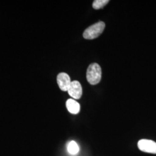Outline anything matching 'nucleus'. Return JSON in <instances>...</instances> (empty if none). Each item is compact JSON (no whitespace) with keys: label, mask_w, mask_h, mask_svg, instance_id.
<instances>
[{"label":"nucleus","mask_w":156,"mask_h":156,"mask_svg":"<svg viewBox=\"0 0 156 156\" xmlns=\"http://www.w3.org/2000/svg\"><path fill=\"white\" fill-rule=\"evenodd\" d=\"M102 75L101 68L97 63H92L90 65L86 73V77L88 82L90 84L95 85L100 82Z\"/></svg>","instance_id":"f257e3e1"},{"label":"nucleus","mask_w":156,"mask_h":156,"mask_svg":"<svg viewBox=\"0 0 156 156\" xmlns=\"http://www.w3.org/2000/svg\"><path fill=\"white\" fill-rule=\"evenodd\" d=\"M105 27V24L103 22L97 23L86 29L84 31L83 36L85 39H95L103 33Z\"/></svg>","instance_id":"f03ea898"},{"label":"nucleus","mask_w":156,"mask_h":156,"mask_svg":"<svg viewBox=\"0 0 156 156\" xmlns=\"http://www.w3.org/2000/svg\"><path fill=\"white\" fill-rule=\"evenodd\" d=\"M140 151L145 153L156 154V142L149 140H141L138 143Z\"/></svg>","instance_id":"7ed1b4c3"},{"label":"nucleus","mask_w":156,"mask_h":156,"mask_svg":"<svg viewBox=\"0 0 156 156\" xmlns=\"http://www.w3.org/2000/svg\"><path fill=\"white\" fill-rule=\"evenodd\" d=\"M68 93L69 95L75 100L80 98L82 95V87L80 83L77 81H72L68 89Z\"/></svg>","instance_id":"20e7f679"},{"label":"nucleus","mask_w":156,"mask_h":156,"mask_svg":"<svg viewBox=\"0 0 156 156\" xmlns=\"http://www.w3.org/2000/svg\"><path fill=\"white\" fill-rule=\"evenodd\" d=\"M57 81L60 89L64 91H68L72 82L69 76L66 73H60L57 75Z\"/></svg>","instance_id":"39448f33"},{"label":"nucleus","mask_w":156,"mask_h":156,"mask_svg":"<svg viewBox=\"0 0 156 156\" xmlns=\"http://www.w3.org/2000/svg\"><path fill=\"white\" fill-rule=\"evenodd\" d=\"M66 106L68 111L72 114H78L80 112V104L73 99H68L66 102Z\"/></svg>","instance_id":"423d86ee"},{"label":"nucleus","mask_w":156,"mask_h":156,"mask_svg":"<svg viewBox=\"0 0 156 156\" xmlns=\"http://www.w3.org/2000/svg\"><path fill=\"white\" fill-rule=\"evenodd\" d=\"M67 150L69 154L75 155L79 151V147L76 142L71 141L67 144Z\"/></svg>","instance_id":"0eeeda50"},{"label":"nucleus","mask_w":156,"mask_h":156,"mask_svg":"<svg viewBox=\"0 0 156 156\" xmlns=\"http://www.w3.org/2000/svg\"><path fill=\"white\" fill-rule=\"evenodd\" d=\"M109 2V0H95L93 3V7L95 9H100Z\"/></svg>","instance_id":"6e6552de"}]
</instances>
